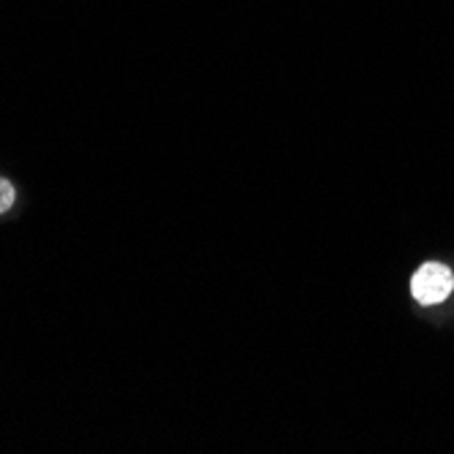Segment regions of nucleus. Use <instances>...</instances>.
<instances>
[{
  "label": "nucleus",
  "instance_id": "f257e3e1",
  "mask_svg": "<svg viewBox=\"0 0 454 454\" xmlns=\"http://www.w3.org/2000/svg\"><path fill=\"white\" fill-rule=\"evenodd\" d=\"M451 292H454V272L441 262L422 264L414 272V278H411V294L425 308L446 302Z\"/></svg>",
  "mask_w": 454,
  "mask_h": 454
},
{
  "label": "nucleus",
  "instance_id": "f03ea898",
  "mask_svg": "<svg viewBox=\"0 0 454 454\" xmlns=\"http://www.w3.org/2000/svg\"><path fill=\"white\" fill-rule=\"evenodd\" d=\"M14 199H17L14 185H12L9 180L0 177V213H6V210L12 207V204H14Z\"/></svg>",
  "mask_w": 454,
  "mask_h": 454
}]
</instances>
